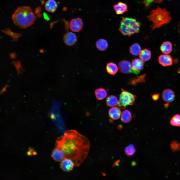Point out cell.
Here are the masks:
<instances>
[{"mask_svg":"<svg viewBox=\"0 0 180 180\" xmlns=\"http://www.w3.org/2000/svg\"><path fill=\"white\" fill-rule=\"evenodd\" d=\"M51 156L53 159L56 162L62 161L65 158L64 154L60 148L56 147L52 151Z\"/></svg>","mask_w":180,"mask_h":180,"instance_id":"cell-13","label":"cell"},{"mask_svg":"<svg viewBox=\"0 0 180 180\" xmlns=\"http://www.w3.org/2000/svg\"><path fill=\"white\" fill-rule=\"evenodd\" d=\"M118 68L121 72L124 74L132 73L131 64L128 61L123 60L118 64Z\"/></svg>","mask_w":180,"mask_h":180,"instance_id":"cell-10","label":"cell"},{"mask_svg":"<svg viewBox=\"0 0 180 180\" xmlns=\"http://www.w3.org/2000/svg\"><path fill=\"white\" fill-rule=\"evenodd\" d=\"M146 74H144L136 78H132L130 79L128 84L132 86H136L138 83H142L145 82Z\"/></svg>","mask_w":180,"mask_h":180,"instance_id":"cell-20","label":"cell"},{"mask_svg":"<svg viewBox=\"0 0 180 180\" xmlns=\"http://www.w3.org/2000/svg\"><path fill=\"white\" fill-rule=\"evenodd\" d=\"M56 147L64 152L65 158L72 160L75 166H78L84 162L89 151L88 139L74 130L66 131L56 141Z\"/></svg>","mask_w":180,"mask_h":180,"instance_id":"cell-1","label":"cell"},{"mask_svg":"<svg viewBox=\"0 0 180 180\" xmlns=\"http://www.w3.org/2000/svg\"><path fill=\"white\" fill-rule=\"evenodd\" d=\"M118 102L117 98L113 95L109 96L106 100V104L109 107H113L116 106L118 104Z\"/></svg>","mask_w":180,"mask_h":180,"instance_id":"cell-24","label":"cell"},{"mask_svg":"<svg viewBox=\"0 0 180 180\" xmlns=\"http://www.w3.org/2000/svg\"><path fill=\"white\" fill-rule=\"evenodd\" d=\"M140 25V22L135 18H123L120 22L119 30L123 35L129 36L139 32Z\"/></svg>","mask_w":180,"mask_h":180,"instance_id":"cell-4","label":"cell"},{"mask_svg":"<svg viewBox=\"0 0 180 180\" xmlns=\"http://www.w3.org/2000/svg\"><path fill=\"white\" fill-rule=\"evenodd\" d=\"M178 32L180 34V20L179 21L178 24Z\"/></svg>","mask_w":180,"mask_h":180,"instance_id":"cell-33","label":"cell"},{"mask_svg":"<svg viewBox=\"0 0 180 180\" xmlns=\"http://www.w3.org/2000/svg\"><path fill=\"white\" fill-rule=\"evenodd\" d=\"M136 150L134 146L130 144L127 146L125 149L126 154L128 156L132 155L136 152Z\"/></svg>","mask_w":180,"mask_h":180,"instance_id":"cell-28","label":"cell"},{"mask_svg":"<svg viewBox=\"0 0 180 180\" xmlns=\"http://www.w3.org/2000/svg\"><path fill=\"white\" fill-rule=\"evenodd\" d=\"M160 49L164 54H168L172 50V45L170 42L167 41L164 42L161 45Z\"/></svg>","mask_w":180,"mask_h":180,"instance_id":"cell-16","label":"cell"},{"mask_svg":"<svg viewBox=\"0 0 180 180\" xmlns=\"http://www.w3.org/2000/svg\"><path fill=\"white\" fill-rule=\"evenodd\" d=\"M121 114V110L118 107H113L110 108L108 111L110 117L112 119L116 120L118 119Z\"/></svg>","mask_w":180,"mask_h":180,"instance_id":"cell-17","label":"cell"},{"mask_svg":"<svg viewBox=\"0 0 180 180\" xmlns=\"http://www.w3.org/2000/svg\"><path fill=\"white\" fill-rule=\"evenodd\" d=\"M169 105V104L167 102V103H165L164 104V106L166 107H168Z\"/></svg>","mask_w":180,"mask_h":180,"instance_id":"cell-34","label":"cell"},{"mask_svg":"<svg viewBox=\"0 0 180 180\" xmlns=\"http://www.w3.org/2000/svg\"><path fill=\"white\" fill-rule=\"evenodd\" d=\"M75 166L73 161L69 158H65L60 164V168L64 171L69 172L72 171Z\"/></svg>","mask_w":180,"mask_h":180,"instance_id":"cell-9","label":"cell"},{"mask_svg":"<svg viewBox=\"0 0 180 180\" xmlns=\"http://www.w3.org/2000/svg\"><path fill=\"white\" fill-rule=\"evenodd\" d=\"M114 9L117 14H123L128 10V6L126 4L121 2L113 6Z\"/></svg>","mask_w":180,"mask_h":180,"instance_id":"cell-15","label":"cell"},{"mask_svg":"<svg viewBox=\"0 0 180 180\" xmlns=\"http://www.w3.org/2000/svg\"><path fill=\"white\" fill-rule=\"evenodd\" d=\"M159 64L164 66H171L173 63V59L172 57L168 54H164L160 55L158 58Z\"/></svg>","mask_w":180,"mask_h":180,"instance_id":"cell-11","label":"cell"},{"mask_svg":"<svg viewBox=\"0 0 180 180\" xmlns=\"http://www.w3.org/2000/svg\"><path fill=\"white\" fill-rule=\"evenodd\" d=\"M170 123L172 126L179 127L180 126V115L176 114L171 118Z\"/></svg>","mask_w":180,"mask_h":180,"instance_id":"cell-26","label":"cell"},{"mask_svg":"<svg viewBox=\"0 0 180 180\" xmlns=\"http://www.w3.org/2000/svg\"><path fill=\"white\" fill-rule=\"evenodd\" d=\"M96 48L99 50L104 51L108 48V44L107 41L105 39L100 38L98 40L96 43Z\"/></svg>","mask_w":180,"mask_h":180,"instance_id":"cell-19","label":"cell"},{"mask_svg":"<svg viewBox=\"0 0 180 180\" xmlns=\"http://www.w3.org/2000/svg\"><path fill=\"white\" fill-rule=\"evenodd\" d=\"M144 62L141 59L135 58L132 61L131 65L132 73L136 74H139L144 68Z\"/></svg>","mask_w":180,"mask_h":180,"instance_id":"cell-8","label":"cell"},{"mask_svg":"<svg viewBox=\"0 0 180 180\" xmlns=\"http://www.w3.org/2000/svg\"><path fill=\"white\" fill-rule=\"evenodd\" d=\"M170 148L174 152L180 150V143L176 140L172 141L170 144Z\"/></svg>","mask_w":180,"mask_h":180,"instance_id":"cell-27","label":"cell"},{"mask_svg":"<svg viewBox=\"0 0 180 180\" xmlns=\"http://www.w3.org/2000/svg\"><path fill=\"white\" fill-rule=\"evenodd\" d=\"M162 97L163 100L167 102H170L174 100L175 94L174 91L169 89L164 90L162 94Z\"/></svg>","mask_w":180,"mask_h":180,"instance_id":"cell-12","label":"cell"},{"mask_svg":"<svg viewBox=\"0 0 180 180\" xmlns=\"http://www.w3.org/2000/svg\"><path fill=\"white\" fill-rule=\"evenodd\" d=\"M58 6L56 1L54 0H48L46 3L45 8L48 12H54L56 10Z\"/></svg>","mask_w":180,"mask_h":180,"instance_id":"cell-14","label":"cell"},{"mask_svg":"<svg viewBox=\"0 0 180 180\" xmlns=\"http://www.w3.org/2000/svg\"><path fill=\"white\" fill-rule=\"evenodd\" d=\"M42 9L41 8L39 7H36L34 11V13L36 15L40 13V12L41 11Z\"/></svg>","mask_w":180,"mask_h":180,"instance_id":"cell-31","label":"cell"},{"mask_svg":"<svg viewBox=\"0 0 180 180\" xmlns=\"http://www.w3.org/2000/svg\"><path fill=\"white\" fill-rule=\"evenodd\" d=\"M162 0H144L143 2L145 6L148 7L152 2L158 4L162 2Z\"/></svg>","mask_w":180,"mask_h":180,"instance_id":"cell-29","label":"cell"},{"mask_svg":"<svg viewBox=\"0 0 180 180\" xmlns=\"http://www.w3.org/2000/svg\"><path fill=\"white\" fill-rule=\"evenodd\" d=\"M132 118L131 114L128 110H125L122 113L121 120L123 122H128L131 120Z\"/></svg>","mask_w":180,"mask_h":180,"instance_id":"cell-25","label":"cell"},{"mask_svg":"<svg viewBox=\"0 0 180 180\" xmlns=\"http://www.w3.org/2000/svg\"><path fill=\"white\" fill-rule=\"evenodd\" d=\"M70 28L74 32H78L82 29L83 22L82 19L79 18H74L70 21Z\"/></svg>","mask_w":180,"mask_h":180,"instance_id":"cell-6","label":"cell"},{"mask_svg":"<svg viewBox=\"0 0 180 180\" xmlns=\"http://www.w3.org/2000/svg\"><path fill=\"white\" fill-rule=\"evenodd\" d=\"M43 16L44 19L47 21H48L50 20V18L49 17L48 15L46 13H44Z\"/></svg>","mask_w":180,"mask_h":180,"instance_id":"cell-32","label":"cell"},{"mask_svg":"<svg viewBox=\"0 0 180 180\" xmlns=\"http://www.w3.org/2000/svg\"><path fill=\"white\" fill-rule=\"evenodd\" d=\"M148 19L152 22L151 28L153 30L168 24L172 18L170 12L164 8L158 6L150 12Z\"/></svg>","mask_w":180,"mask_h":180,"instance_id":"cell-3","label":"cell"},{"mask_svg":"<svg viewBox=\"0 0 180 180\" xmlns=\"http://www.w3.org/2000/svg\"><path fill=\"white\" fill-rule=\"evenodd\" d=\"M119 96L118 105L122 109H124L128 105H132L134 103L136 95L123 89Z\"/></svg>","mask_w":180,"mask_h":180,"instance_id":"cell-5","label":"cell"},{"mask_svg":"<svg viewBox=\"0 0 180 180\" xmlns=\"http://www.w3.org/2000/svg\"><path fill=\"white\" fill-rule=\"evenodd\" d=\"M160 94H154L152 96V98L154 101L158 100Z\"/></svg>","mask_w":180,"mask_h":180,"instance_id":"cell-30","label":"cell"},{"mask_svg":"<svg viewBox=\"0 0 180 180\" xmlns=\"http://www.w3.org/2000/svg\"><path fill=\"white\" fill-rule=\"evenodd\" d=\"M178 72L180 74V68L178 70Z\"/></svg>","mask_w":180,"mask_h":180,"instance_id":"cell-36","label":"cell"},{"mask_svg":"<svg viewBox=\"0 0 180 180\" xmlns=\"http://www.w3.org/2000/svg\"><path fill=\"white\" fill-rule=\"evenodd\" d=\"M37 15L38 17L40 18L42 16V15L40 13L38 14Z\"/></svg>","mask_w":180,"mask_h":180,"instance_id":"cell-35","label":"cell"},{"mask_svg":"<svg viewBox=\"0 0 180 180\" xmlns=\"http://www.w3.org/2000/svg\"><path fill=\"white\" fill-rule=\"evenodd\" d=\"M151 53L150 51L147 49L142 50L139 54L140 58L143 61L149 60L151 58Z\"/></svg>","mask_w":180,"mask_h":180,"instance_id":"cell-21","label":"cell"},{"mask_svg":"<svg viewBox=\"0 0 180 180\" xmlns=\"http://www.w3.org/2000/svg\"><path fill=\"white\" fill-rule=\"evenodd\" d=\"M78 37L73 32H67L64 35L63 40L65 44L68 46H72L74 45L77 40Z\"/></svg>","mask_w":180,"mask_h":180,"instance_id":"cell-7","label":"cell"},{"mask_svg":"<svg viewBox=\"0 0 180 180\" xmlns=\"http://www.w3.org/2000/svg\"><path fill=\"white\" fill-rule=\"evenodd\" d=\"M106 70L108 74L114 76L117 72L118 70V67L116 64L114 63L109 62L106 64Z\"/></svg>","mask_w":180,"mask_h":180,"instance_id":"cell-18","label":"cell"},{"mask_svg":"<svg viewBox=\"0 0 180 180\" xmlns=\"http://www.w3.org/2000/svg\"><path fill=\"white\" fill-rule=\"evenodd\" d=\"M95 95L98 100H102L107 96V92L106 90L102 88H98L95 91Z\"/></svg>","mask_w":180,"mask_h":180,"instance_id":"cell-23","label":"cell"},{"mask_svg":"<svg viewBox=\"0 0 180 180\" xmlns=\"http://www.w3.org/2000/svg\"><path fill=\"white\" fill-rule=\"evenodd\" d=\"M12 18L14 24L22 28L32 25L36 19L35 13L27 6L18 7L12 15Z\"/></svg>","mask_w":180,"mask_h":180,"instance_id":"cell-2","label":"cell"},{"mask_svg":"<svg viewBox=\"0 0 180 180\" xmlns=\"http://www.w3.org/2000/svg\"><path fill=\"white\" fill-rule=\"evenodd\" d=\"M129 50L130 53L134 56L139 55L141 51V48L140 44L138 43H135L130 47Z\"/></svg>","mask_w":180,"mask_h":180,"instance_id":"cell-22","label":"cell"}]
</instances>
